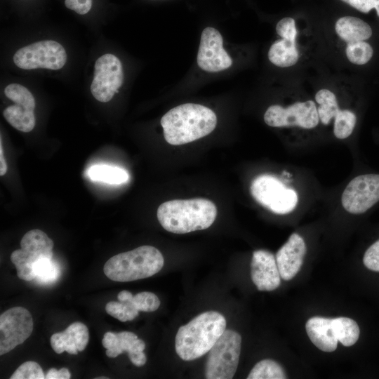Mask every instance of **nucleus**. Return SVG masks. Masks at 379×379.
<instances>
[{
    "mask_svg": "<svg viewBox=\"0 0 379 379\" xmlns=\"http://www.w3.org/2000/svg\"><path fill=\"white\" fill-rule=\"evenodd\" d=\"M133 303L138 311L154 312L160 305L159 298L153 293L144 291L133 296Z\"/></svg>",
    "mask_w": 379,
    "mask_h": 379,
    "instance_id": "nucleus-30",
    "label": "nucleus"
},
{
    "mask_svg": "<svg viewBox=\"0 0 379 379\" xmlns=\"http://www.w3.org/2000/svg\"><path fill=\"white\" fill-rule=\"evenodd\" d=\"M70 378L71 374L67 368H62L58 370V379H69Z\"/></svg>",
    "mask_w": 379,
    "mask_h": 379,
    "instance_id": "nucleus-36",
    "label": "nucleus"
},
{
    "mask_svg": "<svg viewBox=\"0 0 379 379\" xmlns=\"http://www.w3.org/2000/svg\"><path fill=\"white\" fill-rule=\"evenodd\" d=\"M5 95L15 105L7 107L3 112L5 119L15 129L28 133L36 124L35 99L32 93L19 84H11L4 89Z\"/></svg>",
    "mask_w": 379,
    "mask_h": 379,
    "instance_id": "nucleus-12",
    "label": "nucleus"
},
{
    "mask_svg": "<svg viewBox=\"0 0 379 379\" xmlns=\"http://www.w3.org/2000/svg\"><path fill=\"white\" fill-rule=\"evenodd\" d=\"M315 100L319 104L317 112L321 122L328 125L334 118L335 136L338 139L348 138L357 122L355 114L347 109L340 110L335 95L326 88L319 90L315 95Z\"/></svg>",
    "mask_w": 379,
    "mask_h": 379,
    "instance_id": "nucleus-15",
    "label": "nucleus"
},
{
    "mask_svg": "<svg viewBox=\"0 0 379 379\" xmlns=\"http://www.w3.org/2000/svg\"><path fill=\"white\" fill-rule=\"evenodd\" d=\"M52 258H44L38 260L33 265V272L35 279L40 283H49L56 279L59 270Z\"/></svg>",
    "mask_w": 379,
    "mask_h": 379,
    "instance_id": "nucleus-27",
    "label": "nucleus"
},
{
    "mask_svg": "<svg viewBox=\"0 0 379 379\" xmlns=\"http://www.w3.org/2000/svg\"><path fill=\"white\" fill-rule=\"evenodd\" d=\"M41 367L35 361H28L22 364L12 374L10 379H44Z\"/></svg>",
    "mask_w": 379,
    "mask_h": 379,
    "instance_id": "nucleus-29",
    "label": "nucleus"
},
{
    "mask_svg": "<svg viewBox=\"0 0 379 379\" xmlns=\"http://www.w3.org/2000/svg\"><path fill=\"white\" fill-rule=\"evenodd\" d=\"M307 334L312 343L320 350L331 352L336 350L338 339L332 325V319L313 317L305 324Z\"/></svg>",
    "mask_w": 379,
    "mask_h": 379,
    "instance_id": "nucleus-20",
    "label": "nucleus"
},
{
    "mask_svg": "<svg viewBox=\"0 0 379 379\" xmlns=\"http://www.w3.org/2000/svg\"><path fill=\"white\" fill-rule=\"evenodd\" d=\"M360 12L367 13L371 9L376 10L379 17V0H342Z\"/></svg>",
    "mask_w": 379,
    "mask_h": 379,
    "instance_id": "nucleus-33",
    "label": "nucleus"
},
{
    "mask_svg": "<svg viewBox=\"0 0 379 379\" xmlns=\"http://www.w3.org/2000/svg\"><path fill=\"white\" fill-rule=\"evenodd\" d=\"M250 192L258 203L276 214L291 213L298 202L297 192L272 175L262 174L255 178Z\"/></svg>",
    "mask_w": 379,
    "mask_h": 379,
    "instance_id": "nucleus-6",
    "label": "nucleus"
},
{
    "mask_svg": "<svg viewBox=\"0 0 379 379\" xmlns=\"http://www.w3.org/2000/svg\"><path fill=\"white\" fill-rule=\"evenodd\" d=\"M33 331L30 312L22 307L10 308L0 316V354L24 343Z\"/></svg>",
    "mask_w": 379,
    "mask_h": 379,
    "instance_id": "nucleus-13",
    "label": "nucleus"
},
{
    "mask_svg": "<svg viewBox=\"0 0 379 379\" xmlns=\"http://www.w3.org/2000/svg\"><path fill=\"white\" fill-rule=\"evenodd\" d=\"M276 32L282 39L271 45L267 53L269 60L279 67L294 65L299 58L295 42L297 29L295 20L288 17L282 18L276 25Z\"/></svg>",
    "mask_w": 379,
    "mask_h": 379,
    "instance_id": "nucleus-16",
    "label": "nucleus"
},
{
    "mask_svg": "<svg viewBox=\"0 0 379 379\" xmlns=\"http://www.w3.org/2000/svg\"><path fill=\"white\" fill-rule=\"evenodd\" d=\"M164 264V257L157 248L141 246L112 256L105 262L103 271L109 279L126 282L152 277Z\"/></svg>",
    "mask_w": 379,
    "mask_h": 379,
    "instance_id": "nucleus-4",
    "label": "nucleus"
},
{
    "mask_svg": "<svg viewBox=\"0 0 379 379\" xmlns=\"http://www.w3.org/2000/svg\"><path fill=\"white\" fill-rule=\"evenodd\" d=\"M337 34L347 43L365 41L372 35L370 25L360 18L344 16L335 25Z\"/></svg>",
    "mask_w": 379,
    "mask_h": 379,
    "instance_id": "nucleus-21",
    "label": "nucleus"
},
{
    "mask_svg": "<svg viewBox=\"0 0 379 379\" xmlns=\"http://www.w3.org/2000/svg\"><path fill=\"white\" fill-rule=\"evenodd\" d=\"M124 79L120 60L112 53L104 54L95 61L91 92L97 100L109 102L118 93Z\"/></svg>",
    "mask_w": 379,
    "mask_h": 379,
    "instance_id": "nucleus-9",
    "label": "nucleus"
},
{
    "mask_svg": "<svg viewBox=\"0 0 379 379\" xmlns=\"http://www.w3.org/2000/svg\"><path fill=\"white\" fill-rule=\"evenodd\" d=\"M251 276L258 290L271 291L281 284V276L276 258L267 250H257L253 253Z\"/></svg>",
    "mask_w": 379,
    "mask_h": 379,
    "instance_id": "nucleus-17",
    "label": "nucleus"
},
{
    "mask_svg": "<svg viewBox=\"0 0 379 379\" xmlns=\"http://www.w3.org/2000/svg\"><path fill=\"white\" fill-rule=\"evenodd\" d=\"M363 262L368 270L379 272V239L366 251Z\"/></svg>",
    "mask_w": 379,
    "mask_h": 379,
    "instance_id": "nucleus-31",
    "label": "nucleus"
},
{
    "mask_svg": "<svg viewBox=\"0 0 379 379\" xmlns=\"http://www.w3.org/2000/svg\"><path fill=\"white\" fill-rule=\"evenodd\" d=\"M88 175L94 181L119 185L128 180V172L117 166L95 165L88 170Z\"/></svg>",
    "mask_w": 379,
    "mask_h": 379,
    "instance_id": "nucleus-23",
    "label": "nucleus"
},
{
    "mask_svg": "<svg viewBox=\"0 0 379 379\" xmlns=\"http://www.w3.org/2000/svg\"><path fill=\"white\" fill-rule=\"evenodd\" d=\"M287 378L282 366L272 359L258 361L251 369L247 379H285Z\"/></svg>",
    "mask_w": 379,
    "mask_h": 379,
    "instance_id": "nucleus-24",
    "label": "nucleus"
},
{
    "mask_svg": "<svg viewBox=\"0 0 379 379\" xmlns=\"http://www.w3.org/2000/svg\"><path fill=\"white\" fill-rule=\"evenodd\" d=\"M89 339L87 326L81 322H74L64 331L55 333L51 337L53 350L58 354L66 351L77 354L86 348Z\"/></svg>",
    "mask_w": 379,
    "mask_h": 379,
    "instance_id": "nucleus-19",
    "label": "nucleus"
},
{
    "mask_svg": "<svg viewBox=\"0 0 379 379\" xmlns=\"http://www.w3.org/2000/svg\"><path fill=\"white\" fill-rule=\"evenodd\" d=\"M307 251L306 244L301 236L293 233L276 253V261L281 278L292 279L300 271Z\"/></svg>",
    "mask_w": 379,
    "mask_h": 379,
    "instance_id": "nucleus-18",
    "label": "nucleus"
},
{
    "mask_svg": "<svg viewBox=\"0 0 379 379\" xmlns=\"http://www.w3.org/2000/svg\"><path fill=\"white\" fill-rule=\"evenodd\" d=\"M379 201V174H364L353 178L346 186L341 203L352 214L365 213Z\"/></svg>",
    "mask_w": 379,
    "mask_h": 379,
    "instance_id": "nucleus-11",
    "label": "nucleus"
},
{
    "mask_svg": "<svg viewBox=\"0 0 379 379\" xmlns=\"http://www.w3.org/2000/svg\"><path fill=\"white\" fill-rule=\"evenodd\" d=\"M198 66L210 73L222 72L230 68L232 59L223 48V39L220 32L207 27L201 32L197 53Z\"/></svg>",
    "mask_w": 379,
    "mask_h": 379,
    "instance_id": "nucleus-14",
    "label": "nucleus"
},
{
    "mask_svg": "<svg viewBox=\"0 0 379 379\" xmlns=\"http://www.w3.org/2000/svg\"><path fill=\"white\" fill-rule=\"evenodd\" d=\"M132 298L125 301L107 302L105 305L107 313L122 322L133 320L138 315L139 311L134 306Z\"/></svg>",
    "mask_w": 379,
    "mask_h": 379,
    "instance_id": "nucleus-25",
    "label": "nucleus"
},
{
    "mask_svg": "<svg viewBox=\"0 0 379 379\" xmlns=\"http://www.w3.org/2000/svg\"><path fill=\"white\" fill-rule=\"evenodd\" d=\"M332 325L338 341L345 347L356 343L359 337V328L357 323L348 317L332 319Z\"/></svg>",
    "mask_w": 379,
    "mask_h": 379,
    "instance_id": "nucleus-22",
    "label": "nucleus"
},
{
    "mask_svg": "<svg viewBox=\"0 0 379 379\" xmlns=\"http://www.w3.org/2000/svg\"><path fill=\"white\" fill-rule=\"evenodd\" d=\"M0 175L2 176L6 174L7 171V164L4 157L3 154V149H2V145L1 141V145H0Z\"/></svg>",
    "mask_w": 379,
    "mask_h": 379,
    "instance_id": "nucleus-35",
    "label": "nucleus"
},
{
    "mask_svg": "<svg viewBox=\"0 0 379 379\" xmlns=\"http://www.w3.org/2000/svg\"><path fill=\"white\" fill-rule=\"evenodd\" d=\"M241 337L232 330H225L208 352L205 378L231 379L238 367Z\"/></svg>",
    "mask_w": 379,
    "mask_h": 379,
    "instance_id": "nucleus-5",
    "label": "nucleus"
},
{
    "mask_svg": "<svg viewBox=\"0 0 379 379\" xmlns=\"http://www.w3.org/2000/svg\"><path fill=\"white\" fill-rule=\"evenodd\" d=\"M166 141L185 145L210 134L216 127L217 117L210 108L196 103L178 105L161 119Z\"/></svg>",
    "mask_w": 379,
    "mask_h": 379,
    "instance_id": "nucleus-1",
    "label": "nucleus"
},
{
    "mask_svg": "<svg viewBox=\"0 0 379 379\" xmlns=\"http://www.w3.org/2000/svg\"><path fill=\"white\" fill-rule=\"evenodd\" d=\"M138 336L130 331L116 333V336L112 345L107 349L106 354L111 358H115L124 352H130L134 341Z\"/></svg>",
    "mask_w": 379,
    "mask_h": 379,
    "instance_id": "nucleus-28",
    "label": "nucleus"
},
{
    "mask_svg": "<svg viewBox=\"0 0 379 379\" xmlns=\"http://www.w3.org/2000/svg\"><path fill=\"white\" fill-rule=\"evenodd\" d=\"M65 48L53 40L37 41L18 49L13 55L15 65L23 69L38 68L58 70L67 62Z\"/></svg>",
    "mask_w": 379,
    "mask_h": 379,
    "instance_id": "nucleus-8",
    "label": "nucleus"
},
{
    "mask_svg": "<svg viewBox=\"0 0 379 379\" xmlns=\"http://www.w3.org/2000/svg\"><path fill=\"white\" fill-rule=\"evenodd\" d=\"M145 344L143 340L137 338L133 343L132 349L128 352V356L133 364L136 366H142L147 361V357L143 350Z\"/></svg>",
    "mask_w": 379,
    "mask_h": 379,
    "instance_id": "nucleus-32",
    "label": "nucleus"
},
{
    "mask_svg": "<svg viewBox=\"0 0 379 379\" xmlns=\"http://www.w3.org/2000/svg\"><path fill=\"white\" fill-rule=\"evenodd\" d=\"M345 53L350 62L355 65H364L372 58V46L364 41L347 43Z\"/></svg>",
    "mask_w": 379,
    "mask_h": 379,
    "instance_id": "nucleus-26",
    "label": "nucleus"
},
{
    "mask_svg": "<svg viewBox=\"0 0 379 379\" xmlns=\"http://www.w3.org/2000/svg\"><path fill=\"white\" fill-rule=\"evenodd\" d=\"M66 7L80 15L89 12L92 7V0H65Z\"/></svg>",
    "mask_w": 379,
    "mask_h": 379,
    "instance_id": "nucleus-34",
    "label": "nucleus"
},
{
    "mask_svg": "<svg viewBox=\"0 0 379 379\" xmlns=\"http://www.w3.org/2000/svg\"><path fill=\"white\" fill-rule=\"evenodd\" d=\"M226 328L225 317L215 311L199 314L180 326L175 336V351L184 361H192L209 352Z\"/></svg>",
    "mask_w": 379,
    "mask_h": 379,
    "instance_id": "nucleus-3",
    "label": "nucleus"
},
{
    "mask_svg": "<svg viewBox=\"0 0 379 379\" xmlns=\"http://www.w3.org/2000/svg\"><path fill=\"white\" fill-rule=\"evenodd\" d=\"M53 245V240L43 231L35 229L27 232L21 239V248L11 255L18 277L25 281L34 279V263L41 258H52Z\"/></svg>",
    "mask_w": 379,
    "mask_h": 379,
    "instance_id": "nucleus-7",
    "label": "nucleus"
},
{
    "mask_svg": "<svg viewBox=\"0 0 379 379\" xmlns=\"http://www.w3.org/2000/svg\"><path fill=\"white\" fill-rule=\"evenodd\" d=\"M263 118L265 124L272 127L295 126L310 129L319 121L317 108L312 100L297 102L286 107L272 105L267 109Z\"/></svg>",
    "mask_w": 379,
    "mask_h": 379,
    "instance_id": "nucleus-10",
    "label": "nucleus"
},
{
    "mask_svg": "<svg viewBox=\"0 0 379 379\" xmlns=\"http://www.w3.org/2000/svg\"><path fill=\"white\" fill-rule=\"evenodd\" d=\"M157 215L166 231L186 234L208 228L215 220L217 208L204 198L175 199L161 204Z\"/></svg>",
    "mask_w": 379,
    "mask_h": 379,
    "instance_id": "nucleus-2",
    "label": "nucleus"
}]
</instances>
